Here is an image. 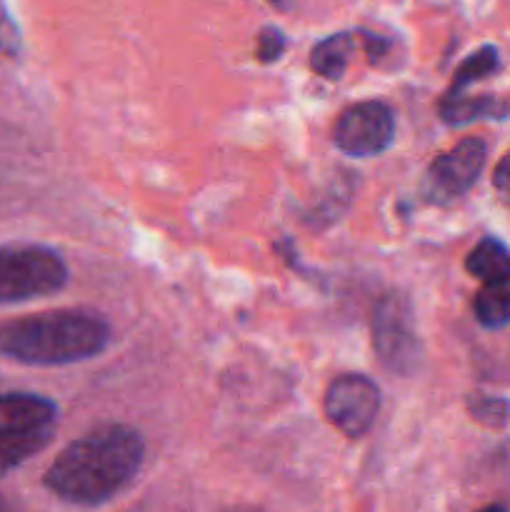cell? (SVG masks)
Here are the masks:
<instances>
[{"mask_svg": "<svg viewBox=\"0 0 510 512\" xmlns=\"http://www.w3.org/2000/svg\"><path fill=\"white\" fill-rule=\"evenodd\" d=\"M270 3H275V5H285V3H288V0H270Z\"/></svg>", "mask_w": 510, "mask_h": 512, "instance_id": "cell-20", "label": "cell"}, {"mask_svg": "<svg viewBox=\"0 0 510 512\" xmlns=\"http://www.w3.org/2000/svg\"><path fill=\"white\" fill-rule=\"evenodd\" d=\"M498 68H500V55L498 50H495V45H483V48L475 50L473 55H468V58L458 65V70H455L453 75V83H450V90L445 93V98H458V95H465V90H468L470 85L488 78V75H493Z\"/></svg>", "mask_w": 510, "mask_h": 512, "instance_id": "cell-13", "label": "cell"}, {"mask_svg": "<svg viewBox=\"0 0 510 512\" xmlns=\"http://www.w3.org/2000/svg\"><path fill=\"white\" fill-rule=\"evenodd\" d=\"M68 283V265L53 248L35 243L0 245V305L53 295Z\"/></svg>", "mask_w": 510, "mask_h": 512, "instance_id": "cell-4", "label": "cell"}, {"mask_svg": "<svg viewBox=\"0 0 510 512\" xmlns=\"http://www.w3.org/2000/svg\"><path fill=\"white\" fill-rule=\"evenodd\" d=\"M468 413L475 423L485 425L490 430H500L510 423V400L500 395H470Z\"/></svg>", "mask_w": 510, "mask_h": 512, "instance_id": "cell-14", "label": "cell"}, {"mask_svg": "<svg viewBox=\"0 0 510 512\" xmlns=\"http://www.w3.org/2000/svg\"><path fill=\"white\" fill-rule=\"evenodd\" d=\"M380 410V390L365 375H340L325 393V418L345 438H363Z\"/></svg>", "mask_w": 510, "mask_h": 512, "instance_id": "cell-7", "label": "cell"}, {"mask_svg": "<svg viewBox=\"0 0 510 512\" xmlns=\"http://www.w3.org/2000/svg\"><path fill=\"white\" fill-rule=\"evenodd\" d=\"M465 270L483 283L505 278V275H510L508 245L500 243L498 238H483L465 258Z\"/></svg>", "mask_w": 510, "mask_h": 512, "instance_id": "cell-11", "label": "cell"}, {"mask_svg": "<svg viewBox=\"0 0 510 512\" xmlns=\"http://www.w3.org/2000/svg\"><path fill=\"white\" fill-rule=\"evenodd\" d=\"M223 512H263L258 508H243V505H238V508H225Z\"/></svg>", "mask_w": 510, "mask_h": 512, "instance_id": "cell-18", "label": "cell"}, {"mask_svg": "<svg viewBox=\"0 0 510 512\" xmlns=\"http://www.w3.org/2000/svg\"><path fill=\"white\" fill-rule=\"evenodd\" d=\"M110 335L108 320L95 310H45L0 323V355L35 368L70 365L103 353Z\"/></svg>", "mask_w": 510, "mask_h": 512, "instance_id": "cell-2", "label": "cell"}, {"mask_svg": "<svg viewBox=\"0 0 510 512\" xmlns=\"http://www.w3.org/2000/svg\"><path fill=\"white\" fill-rule=\"evenodd\" d=\"M373 348L380 363L398 375H413L423 360L413 308L400 293H385L373 310Z\"/></svg>", "mask_w": 510, "mask_h": 512, "instance_id": "cell-5", "label": "cell"}, {"mask_svg": "<svg viewBox=\"0 0 510 512\" xmlns=\"http://www.w3.org/2000/svg\"><path fill=\"white\" fill-rule=\"evenodd\" d=\"M0 512H18V510H15L13 500H10L8 495H3V493H0Z\"/></svg>", "mask_w": 510, "mask_h": 512, "instance_id": "cell-17", "label": "cell"}, {"mask_svg": "<svg viewBox=\"0 0 510 512\" xmlns=\"http://www.w3.org/2000/svg\"><path fill=\"white\" fill-rule=\"evenodd\" d=\"M58 430V405L38 393H0V478L43 453Z\"/></svg>", "mask_w": 510, "mask_h": 512, "instance_id": "cell-3", "label": "cell"}, {"mask_svg": "<svg viewBox=\"0 0 510 512\" xmlns=\"http://www.w3.org/2000/svg\"><path fill=\"white\" fill-rule=\"evenodd\" d=\"M395 138V115L380 100H363L340 113L333 140L345 155L370 158L390 148Z\"/></svg>", "mask_w": 510, "mask_h": 512, "instance_id": "cell-6", "label": "cell"}, {"mask_svg": "<svg viewBox=\"0 0 510 512\" xmlns=\"http://www.w3.org/2000/svg\"><path fill=\"white\" fill-rule=\"evenodd\" d=\"M478 512H508L503 508V505H488V508H483V510H478Z\"/></svg>", "mask_w": 510, "mask_h": 512, "instance_id": "cell-19", "label": "cell"}, {"mask_svg": "<svg viewBox=\"0 0 510 512\" xmlns=\"http://www.w3.org/2000/svg\"><path fill=\"white\" fill-rule=\"evenodd\" d=\"M353 50L355 43L350 33L330 35V38L320 40L313 48V53H310V68L318 75H323V78L340 80L345 68H348V60L353 55Z\"/></svg>", "mask_w": 510, "mask_h": 512, "instance_id": "cell-12", "label": "cell"}, {"mask_svg": "<svg viewBox=\"0 0 510 512\" xmlns=\"http://www.w3.org/2000/svg\"><path fill=\"white\" fill-rule=\"evenodd\" d=\"M145 443L123 423H103L73 440L45 470L43 485L63 503L98 508L123 493L143 465Z\"/></svg>", "mask_w": 510, "mask_h": 512, "instance_id": "cell-1", "label": "cell"}, {"mask_svg": "<svg viewBox=\"0 0 510 512\" xmlns=\"http://www.w3.org/2000/svg\"><path fill=\"white\" fill-rule=\"evenodd\" d=\"M285 35L278 28H263L258 35V58L263 63H273L283 55Z\"/></svg>", "mask_w": 510, "mask_h": 512, "instance_id": "cell-15", "label": "cell"}, {"mask_svg": "<svg viewBox=\"0 0 510 512\" xmlns=\"http://www.w3.org/2000/svg\"><path fill=\"white\" fill-rule=\"evenodd\" d=\"M493 188L495 193L500 195V200L510 205V153H505L503 158H500V163L495 165Z\"/></svg>", "mask_w": 510, "mask_h": 512, "instance_id": "cell-16", "label": "cell"}, {"mask_svg": "<svg viewBox=\"0 0 510 512\" xmlns=\"http://www.w3.org/2000/svg\"><path fill=\"white\" fill-rule=\"evenodd\" d=\"M510 115V103L495 98V95H458L445 98L440 103V118L448 125H465L473 120H505Z\"/></svg>", "mask_w": 510, "mask_h": 512, "instance_id": "cell-9", "label": "cell"}, {"mask_svg": "<svg viewBox=\"0 0 510 512\" xmlns=\"http://www.w3.org/2000/svg\"><path fill=\"white\" fill-rule=\"evenodd\" d=\"M488 145L480 138H465L448 153L438 155L425 175V188L433 200H453L468 193L483 173Z\"/></svg>", "mask_w": 510, "mask_h": 512, "instance_id": "cell-8", "label": "cell"}, {"mask_svg": "<svg viewBox=\"0 0 510 512\" xmlns=\"http://www.w3.org/2000/svg\"><path fill=\"white\" fill-rule=\"evenodd\" d=\"M473 313L475 320L488 330L510 325V275L483 283L473 300Z\"/></svg>", "mask_w": 510, "mask_h": 512, "instance_id": "cell-10", "label": "cell"}]
</instances>
